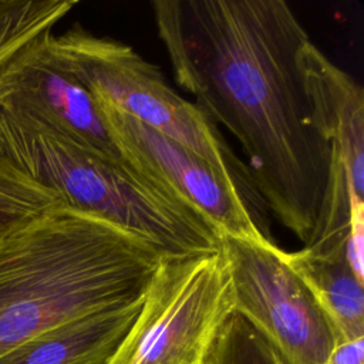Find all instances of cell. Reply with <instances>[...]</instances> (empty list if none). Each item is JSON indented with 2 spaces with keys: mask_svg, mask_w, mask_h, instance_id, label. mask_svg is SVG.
<instances>
[{
  "mask_svg": "<svg viewBox=\"0 0 364 364\" xmlns=\"http://www.w3.org/2000/svg\"><path fill=\"white\" fill-rule=\"evenodd\" d=\"M142 297L55 326L1 354L0 364H105L134 323Z\"/></svg>",
  "mask_w": 364,
  "mask_h": 364,
  "instance_id": "30bf717a",
  "label": "cell"
},
{
  "mask_svg": "<svg viewBox=\"0 0 364 364\" xmlns=\"http://www.w3.org/2000/svg\"><path fill=\"white\" fill-rule=\"evenodd\" d=\"M51 51L95 97L178 141L223 175L239 181L245 168L228 149L216 125L176 92L162 71L131 46L80 26L48 36Z\"/></svg>",
  "mask_w": 364,
  "mask_h": 364,
  "instance_id": "277c9868",
  "label": "cell"
},
{
  "mask_svg": "<svg viewBox=\"0 0 364 364\" xmlns=\"http://www.w3.org/2000/svg\"><path fill=\"white\" fill-rule=\"evenodd\" d=\"M44 33L0 64V108L31 118L70 139L121 158L94 95L51 51Z\"/></svg>",
  "mask_w": 364,
  "mask_h": 364,
  "instance_id": "9c48e42d",
  "label": "cell"
},
{
  "mask_svg": "<svg viewBox=\"0 0 364 364\" xmlns=\"http://www.w3.org/2000/svg\"><path fill=\"white\" fill-rule=\"evenodd\" d=\"M235 313L243 317L284 364H324L337 344L313 296L276 243L222 236Z\"/></svg>",
  "mask_w": 364,
  "mask_h": 364,
  "instance_id": "52a82bcc",
  "label": "cell"
},
{
  "mask_svg": "<svg viewBox=\"0 0 364 364\" xmlns=\"http://www.w3.org/2000/svg\"><path fill=\"white\" fill-rule=\"evenodd\" d=\"M235 297L222 250L166 256L105 364H205Z\"/></svg>",
  "mask_w": 364,
  "mask_h": 364,
  "instance_id": "5b68a950",
  "label": "cell"
},
{
  "mask_svg": "<svg viewBox=\"0 0 364 364\" xmlns=\"http://www.w3.org/2000/svg\"><path fill=\"white\" fill-rule=\"evenodd\" d=\"M205 364H284L264 338L237 313L218 334Z\"/></svg>",
  "mask_w": 364,
  "mask_h": 364,
  "instance_id": "5bb4252c",
  "label": "cell"
},
{
  "mask_svg": "<svg viewBox=\"0 0 364 364\" xmlns=\"http://www.w3.org/2000/svg\"><path fill=\"white\" fill-rule=\"evenodd\" d=\"M77 4L75 0H0V64L38 36L53 31Z\"/></svg>",
  "mask_w": 364,
  "mask_h": 364,
  "instance_id": "7c38bea8",
  "label": "cell"
},
{
  "mask_svg": "<svg viewBox=\"0 0 364 364\" xmlns=\"http://www.w3.org/2000/svg\"><path fill=\"white\" fill-rule=\"evenodd\" d=\"M158 37L176 84L239 141L246 176L303 245L327 181L328 148L300 70L310 40L284 0H156Z\"/></svg>",
  "mask_w": 364,
  "mask_h": 364,
  "instance_id": "6da1fadb",
  "label": "cell"
},
{
  "mask_svg": "<svg viewBox=\"0 0 364 364\" xmlns=\"http://www.w3.org/2000/svg\"><path fill=\"white\" fill-rule=\"evenodd\" d=\"M121 158L172 198L196 212L222 236L274 243L252 213L242 189L202 156L95 97Z\"/></svg>",
  "mask_w": 364,
  "mask_h": 364,
  "instance_id": "ba28073f",
  "label": "cell"
},
{
  "mask_svg": "<svg viewBox=\"0 0 364 364\" xmlns=\"http://www.w3.org/2000/svg\"><path fill=\"white\" fill-rule=\"evenodd\" d=\"M0 165L101 218L166 256L220 250L222 235L122 158L90 149L46 125L0 108Z\"/></svg>",
  "mask_w": 364,
  "mask_h": 364,
  "instance_id": "3957f363",
  "label": "cell"
},
{
  "mask_svg": "<svg viewBox=\"0 0 364 364\" xmlns=\"http://www.w3.org/2000/svg\"><path fill=\"white\" fill-rule=\"evenodd\" d=\"M63 205L54 192L0 165V235Z\"/></svg>",
  "mask_w": 364,
  "mask_h": 364,
  "instance_id": "4fadbf2b",
  "label": "cell"
},
{
  "mask_svg": "<svg viewBox=\"0 0 364 364\" xmlns=\"http://www.w3.org/2000/svg\"><path fill=\"white\" fill-rule=\"evenodd\" d=\"M282 255L327 318L336 341L364 338V282L353 273L346 252L320 255L303 247Z\"/></svg>",
  "mask_w": 364,
  "mask_h": 364,
  "instance_id": "8fae6325",
  "label": "cell"
},
{
  "mask_svg": "<svg viewBox=\"0 0 364 364\" xmlns=\"http://www.w3.org/2000/svg\"><path fill=\"white\" fill-rule=\"evenodd\" d=\"M313 121L328 148V169L316 225L303 246L346 252L348 232L364 230V91L311 40L299 55Z\"/></svg>",
  "mask_w": 364,
  "mask_h": 364,
  "instance_id": "8992f818",
  "label": "cell"
},
{
  "mask_svg": "<svg viewBox=\"0 0 364 364\" xmlns=\"http://www.w3.org/2000/svg\"><path fill=\"white\" fill-rule=\"evenodd\" d=\"M164 257L142 237L64 205L14 226L0 235V355L141 299Z\"/></svg>",
  "mask_w": 364,
  "mask_h": 364,
  "instance_id": "7a4b0ae2",
  "label": "cell"
}]
</instances>
